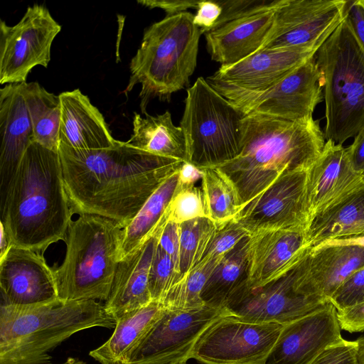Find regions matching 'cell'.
<instances>
[{
	"label": "cell",
	"instance_id": "obj_1",
	"mask_svg": "<svg viewBox=\"0 0 364 364\" xmlns=\"http://www.w3.org/2000/svg\"><path fill=\"white\" fill-rule=\"evenodd\" d=\"M58 153L73 213L97 215L123 229L184 162L121 141L109 148L83 151L60 144Z\"/></svg>",
	"mask_w": 364,
	"mask_h": 364
},
{
	"label": "cell",
	"instance_id": "obj_2",
	"mask_svg": "<svg viewBox=\"0 0 364 364\" xmlns=\"http://www.w3.org/2000/svg\"><path fill=\"white\" fill-rule=\"evenodd\" d=\"M325 143L313 116L289 121L252 112L241 122L240 154L214 168L232 182L242 207L279 176L309 170Z\"/></svg>",
	"mask_w": 364,
	"mask_h": 364
},
{
	"label": "cell",
	"instance_id": "obj_3",
	"mask_svg": "<svg viewBox=\"0 0 364 364\" xmlns=\"http://www.w3.org/2000/svg\"><path fill=\"white\" fill-rule=\"evenodd\" d=\"M73 214L58 151L33 141L1 199V223L12 245L43 253L65 240Z\"/></svg>",
	"mask_w": 364,
	"mask_h": 364
},
{
	"label": "cell",
	"instance_id": "obj_4",
	"mask_svg": "<svg viewBox=\"0 0 364 364\" xmlns=\"http://www.w3.org/2000/svg\"><path fill=\"white\" fill-rule=\"evenodd\" d=\"M115 325V319L95 300L1 304L0 364H54L48 352L73 334Z\"/></svg>",
	"mask_w": 364,
	"mask_h": 364
},
{
	"label": "cell",
	"instance_id": "obj_5",
	"mask_svg": "<svg viewBox=\"0 0 364 364\" xmlns=\"http://www.w3.org/2000/svg\"><path fill=\"white\" fill-rule=\"evenodd\" d=\"M193 17L188 11L166 15L144 31L141 45L130 61V77L124 90L127 94L141 85L142 113H146L151 100L169 102L173 93L189 85L203 34Z\"/></svg>",
	"mask_w": 364,
	"mask_h": 364
},
{
	"label": "cell",
	"instance_id": "obj_6",
	"mask_svg": "<svg viewBox=\"0 0 364 364\" xmlns=\"http://www.w3.org/2000/svg\"><path fill=\"white\" fill-rule=\"evenodd\" d=\"M124 229L115 221L94 214L72 220L66 252L53 270L58 299L107 301L111 291Z\"/></svg>",
	"mask_w": 364,
	"mask_h": 364
},
{
	"label": "cell",
	"instance_id": "obj_7",
	"mask_svg": "<svg viewBox=\"0 0 364 364\" xmlns=\"http://www.w3.org/2000/svg\"><path fill=\"white\" fill-rule=\"evenodd\" d=\"M315 56L323 77L324 136L343 145L364 125V50L346 12Z\"/></svg>",
	"mask_w": 364,
	"mask_h": 364
},
{
	"label": "cell",
	"instance_id": "obj_8",
	"mask_svg": "<svg viewBox=\"0 0 364 364\" xmlns=\"http://www.w3.org/2000/svg\"><path fill=\"white\" fill-rule=\"evenodd\" d=\"M245 116L199 77L187 90L180 122L186 140L187 162L203 169L236 158L240 153Z\"/></svg>",
	"mask_w": 364,
	"mask_h": 364
},
{
	"label": "cell",
	"instance_id": "obj_9",
	"mask_svg": "<svg viewBox=\"0 0 364 364\" xmlns=\"http://www.w3.org/2000/svg\"><path fill=\"white\" fill-rule=\"evenodd\" d=\"M321 45L259 50L233 65L220 66L206 81L247 115L261 97L314 56Z\"/></svg>",
	"mask_w": 364,
	"mask_h": 364
},
{
	"label": "cell",
	"instance_id": "obj_10",
	"mask_svg": "<svg viewBox=\"0 0 364 364\" xmlns=\"http://www.w3.org/2000/svg\"><path fill=\"white\" fill-rule=\"evenodd\" d=\"M303 257L260 286L245 283L230 298L225 309L247 321L284 326L323 308L329 301L307 296L299 289Z\"/></svg>",
	"mask_w": 364,
	"mask_h": 364
},
{
	"label": "cell",
	"instance_id": "obj_11",
	"mask_svg": "<svg viewBox=\"0 0 364 364\" xmlns=\"http://www.w3.org/2000/svg\"><path fill=\"white\" fill-rule=\"evenodd\" d=\"M283 326L247 321L227 312L200 334L191 358L204 364H264Z\"/></svg>",
	"mask_w": 364,
	"mask_h": 364
},
{
	"label": "cell",
	"instance_id": "obj_12",
	"mask_svg": "<svg viewBox=\"0 0 364 364\" xmlns=\"http://www.w3.org/2000/svg\"><path fill=\"white\" fill-rule=\"evenodd\" d=\"M61 26L43 5L28 6L14 26L0 21V84L26 82L34 67L47 68Z\"/></svg>",
	"mask_w": 364,
	"mask_h": 364
},
{
	"label": "cell",
	"instance_id": "obj_13",
	"mask_svg": "<svg viewBox=\"0 0 364 364\" xmlns=\"http://www.w3.org/2000/svg\"><path fill=\"white\" fill-rule=\"evenodd\" d=\"M228 311L204 305L192 309L164 307L132 353L128 364H186L205 329Z\"/></svg>",
	"mask_w": 364,
	"mask_h": 364
},
{
	"label": "cell",
	"instance_id": "obj_14",
	"mask_svg": "<svg viewBox=\"0 0 364 364\" xmlns=\"http://www.w3.org/2000/svg\"><path fill=\"white\" fill-rule=\"evenodd\" d=\"M308 171L279 176L242 206L234 219L250 235L272 230L306 231L309 224Z\"/></svg>",
	"mask_w": 364,
	"mask_h": 364
},
{
	"label": "cell",
	"instance_id": "obj_15",
	"mask_svg": "<svg viewBox=\"0 0 364 364\" xmlns=\"http://www.w3.org/2000/svg\"><path fill=\"white\" fill-rule=\"evenodd\" d=\"M346 0H282L263 49L323 44L345 16Z\"/></svg>",
	"mask_w": 364,
	"mask_h": 364
},
{
	"label": "cell",
	"instance_id": "obj_16",
	"mask_svg": "<svg viewBox=\"0 0 364 364\" xmlns=\"http://www.w3.org/2000/svg\"><path fill=\"white\" fill-rule=\"evenodd\" d=\"M1 304L28 306L58 297L54 272L43 255L12 245L0 259Z\"/></svg>",
	"mask_w": 364,
	"mask_h": 364
},
{
	"label": "cell",
	"instance_id": "obj_17",
	"mask_svg": "<svg viewBox=\"0 0 364 364\" xmlns=\"http://www.w3.org/2000/svg\"><path fill=\"white\" fill-rule=\"evenodd\" d=\"M336 314L329 301L284 325L264 364H311L326 347L343 338Z\"/></svg>",
	"mask_w": 364,
	"mask_h": 364
},
{
	"label": "cell",
	"instance_id": "obj_18",
	"mask_svg": "<svg viewBox=\"0 0 364 364\" xmlns=\"http://www.w3.org/2000/svg\"><path fill=\"white\" fill-rule=\"evenodd\" d=\"M323 75L314 55L261 97L249 114L254 112L289 121L311 117L323 100Z\"/></svg>",
	"mask_w": 364,
	"mask_h": 364
},
{
	"label": "cell",
	"instance_id": "obj_19",
	"mask_svg": "<svg viewBox=\"0 0 364 364\" xmlns=\"http://www.w3.org/2000/svg\"><path fill=\"white\" fill-rule=\"evenodd\" d=\"M363 266V247L321 243L302 259L299 289L307 296L329 301L343 282Z\"/></svg>",
	"mask_w": 364,
	"mask_h": 364
},
{
	"label": "cell",
	"instance_id": "obj_20",
	"mask_svg": "<svg viewBox=\"0 0 364 364\" xmlns=\"http://www.w3.org/2000/svg\"><path fill=\"white\" fill-rule=\"evenodd\" d=\"M363 186L364 179L353 168L346 148L326 140L321 154L308 171L309 223L318 214Z\"/></svg>",
	"mask_w": 364,
	"mask_h": 364
},
{
	"label": "cell",
	"instance_id": "obj_21",
	"mask_svg": "<svg viewBox=\"0 0 364 364\" xmlns=\"http://www.w3.org/2000/svg\"><path fill=\"white\" fill-rule=\"evenodd\" d=\"M0 191L5 196L21 159L34 141L33 126L22 92V83L0 90Z\"/></svg>",
	"mask_w": 364,
	"mask_h": 364
},
{
	"label": "cell",
	"instance_id": "obj_22",
	"mask_svg": "<svg viewBox=\"0 0 364 364\" xmlns=\"http://www.w3.org/2000/svg\"><path fill=\"white\" fill-rule=\"evenodd\" d=\"M166 221L144 244L118 262L111 291L104 305L115 321L152 301L149 288V269Z\"/></svg>",
	"mask_w": 364,
	"mask_h": 364
},
{
	"label": "cell",
	"instance_id": "obj_23",
	"mask_svg": "<svg viewBox=\"0 0 364 364\" xmlns=\"http://www.w3.org/2000/svg\"><path fill=\"white\" fill-rule=\"evenodd\" d=\"M250 235L248 287L267 282L298 262L311 247L304 230H272Z\"/></svg>",
	"mask_w": 364,
	"mask_h": 364
},
{
	"label": "cell",
	"instance_id": "obj_24",
	"mask_svg": "<svg viewBox=\"0 0 364 364\" xmlns=\"http://www.w3.org/2000/svg\"><path fill=\"white\" fill-rule=\"evenodd\" d=\"M58 95L61 105L60 144L83 151L109 148L117 143L102 114L79 89Z\"/></svg>",
	"mask_w": 364,
	"mask_h": 364
},
{
	"label": "cell",
	"instance_id": "obj_25",
	"mask_svg": "<svg viewBox=\"0 0 364 364\" xmlns=\"http://www.w3.org/2000/svg\"><path fill=\"white\" fill-rule=\"evenodd\" d=\"M274 9L233 20L205 33L211 59L228 66L259 50L272 26Z\"/></svg>",
	"mask_w": 364,
	"mask_h": 364
},
{
	"label": "cell",
	"instance_id": "obj_26",
	"mask_svg": "<svg viewBox=\"0 0 364 364\" xmlns=\"http://www.w3.org/2000/svg\"><path fill=\"white\" fill-rule=\"evenodd\" d=\"M164 311L163 304L152 301L124 314L116 321L110 338L91 350L90 356L100 364H128L132 353Z\"/></svg>",
	"mask_w": 364,
	"mask_h": 364
},
{
	"label": "cell",
	"instance_id": "obj_27",
	"mask_svg": "<svg viewBox=\"0 0 364 364\" xmlns=\"http://www.w3.org/2000/svg\"><path fill=\"white\" fill-rule=\"evenodd\" d=\"M306 233L311 247L328 240L364 235V186L315 216Z\"/></svg>",
	"mask_w": 364,
	"mask_h": 364
},
{
	"label": "cell",
	"instance_id": "obj_28",
	"mask_svg": "<svg viewBox=\"0 0 364 364\" xmlns=\"http://www.w3.org/2000/svg\"><path fill=\"white\" fill-rule=\"evenodd\" d=\"M144 114L134 113L133 134L126 142L152 154L187 162L186 137L181 127L173 124L171 113Z\"/></svg>",
	"mask_w": 364,
	"mask_h": 364
},
{
	"label": "cell",
	"instance_id": "obj_29",
	"mask_svg": "<svg viewBox=\"0 0 364 364\" xmlns=\"http://www.w3.org/2000/svg\"><path fill=\"white\" fill-rule=\"evenodd\" d=\"M250 235L227 252L211 273L200 294L205 305L225 309L232 294L248 280Z\"/></svg>",
	"mask_w": 364,
	"mask_h": 364
},
{
	"label": "cell",
	"instance_id": "obj_30",
	"mask_svg": "<svg viewBox=\"0 0 364 364\" xmlns=\"http://www.w3.org/2000/svg\"><path fill=\"white\" fill-rule=\"evenodd\" d=\"M179 168L156 189L124 228L119 261L144 244L166 220V211L179 182Z\"/></svg>",
	"mask_w": 364,
	"mask_h": 364
},
{
	"label": "cell",
	"instance_id": "obj_31",
	"mask_svg": "<svg viewBox=\"0 0 364 364\" xmlns=\"http://www.w3.org/2000/svg\"><path fill=\"white\" fill-rule=\"evenodd\" d=\"M22 92L30 114L34 141L58 151L61 105L59 95L37 82H22Z\"/></svg>",
	"mask_w": 364,
	"mask_h": 364
},
{
	"label": "cell",
	"instance_id": "obj_32",
	"mask_svg": "<svg viewBox=\"0 0 364 364\" xmlns=\"http://www.w3.org/2000/svg\"><path fill=\"white\" fill-rule=\"evenodd\" d=\"M202 171L201 187L207 206V217L218 225L233 219L242 208L233 184L217 168H206Z\"/></svg>",
	"mask_w": 364,
	"mask_h": 364
},
{
	"label": "cell",
	"instance_id": "obj_33",
	"mask_svg": "<svg viewBox=\"0 0 364 364\" xmlns=\"http://www.w3.org/2000/svg\"><path fill=\"white\" fill-rule=\"evenodd\" d=\"M224 256L203 258L169 289L162 301L164 306L192 309L204 306L200 297L201 291L211 273Z\"/></svg>",
	"mask_w": 364,
	"mask_h": 364
},
{
	"label": "cell",
	"instance_id": "obj_34",
	"mask_svg": "<svg viewBox=\"0 0 364 364\" xmlns=\"http://www.w3.org/2000/svg\"><path fill=\"white\" fill-rule=\"evenodd\" d=\"M218 227L207 217L179 224V281L201 260Z\"/></svg>",
	"mask_w": 364,
	"mask_h": 364
},
{
	"label": "cell",
	"instance_id": "obj_35",
	"mask_svg": "<svg viewBox=\"0 0 364 364\" xmlns=\"http://www.w3.org/2000/svg\"><path fill=\"white\" fill-rule=\"evenodd\" d=\"M165 215L166 221L177 224L207 217V206L202 187L196 186L193 183H183L179 181Z\"/></svg>",
	"mask_w": 364,
	"mask_h": 364
},
{
	"label": "cell",
	"instance_id": "obj_36",
	"mask_svg": "<svg viewBox=\"0 0 364 364\" xmlns=\"http://www.w3.org/2000/svg\"><path fill=\"white\" fill-rule=\"evenodd\" d=\"M178 280L171 258L158 242L149 274V288L152 301L162 304L166 294Z\"/></svg>",
	"mask_w": 364,
	"mask_h": 364
},
{
	"label": "cell",
	"instance_id": "obj_37",
	"mask_svg": "<svg viewBox=\"0 0 364 364\" xmlns=\"http://www.w3.org/2000/svg\"><path fill=\"white\" fill-rule=\"evenodd\" d=\"M282 0H225L218 1L222 13L210 31L243 17L276 9Z\"/></svg>",
	"mask_w": 364,
	"mask_h": 364
},
{
	"label": "cell",
	"instance_id": "obj_38",
	"mask_svg": "<svg viewBox=\"0 0 364 364\" xmlns=\"http://www.w3.org/2000/svg\"><path fill=\"white\" fill-rule=\"evenodd\" d=\"M248 235L250 234L234 218L219 225L203 258L224 256Z\"/></svg>",
	"mask_w": 364,
	"mask_h": 364
},
{
	"label": "cell",
	"instance_id": "obj_39",
	"mask_svg": "<svg viewBox=\"0 0 364 364\" xmlns=\"http://www.w3.org/2000/svg\"><path fill=\"white\" fill-rule=\"evenodd\" d=\"M329 301L341 310L364 301V266L352 273L337 289Z\"/></svg>",
	"mask_w": 364,
	"mask_h": 364
},
{
	"label": "cell",
	"instance_id": "obj_40",
	"mask_svg": "<svg viewBox=\"0 0 364 364\" xmlns=\"http://www.w3.org/2000/svg\"><path fill=\"white\" fill-rule=\"evenodd\" d=\"M311 364H360L357 343L342 338L326 347Z\"/></svg>",
	"mask_w": 364,
	"mask_h": 364
},
{
	"label": "cell",
	"instance_id": "obj_41",
	"mask_svg": "<svg viewBox=\"0 0 364 364\" xmlns=\"http://www.w3.org/2000/svg\"><path fill=\"white\" fill-rule=\"evenodd\" d=\"M159 245L171 258L176 269V272L178 274V282L180 279L179 224L171 221H166L159 235Z\"/></svg>",
	"mask_w": 364,
	"mask_h": 364
},
{
	"label": "cell",
	"instance_id": "obj_42",
	"mask_svg": "<svg viewBox=\"0 0 364 364\" xmlns=\"http://www.w3.org/2000/svg\"><path fill=\"white\" fill-rule=\"evenodd\" d=\"M222 8L218 1H199L193 23L201 29L202 33L209 32L218 21Z\"/></svg>",
	"mask_w": 364,
	"mask_h": 364
},
{
	"label": "cell",
	"instance_id": "obj_43",
	"mask_svg": "<svg viewBox=\"0 0 364 364\" xmlns=\"http://www.w3.org/2000/svg\"><path fill=\"white\" fill-rule=\"evenodd\" d=\"M336 316L342 330L349 333L364 331V301L337 310Z\"/></svg>",
	"mask_w": 364,
	"mask_h": 364
},
{
	"label": "cell",
	"instance_id": "obj_44",
	"mask_svg": "<svg viewBox=\"0 0 364 364\" xmlns=\"http://www.w3.org/2000/svg\"><path fill=\"white\" fill-rule=\"evenodd\" d=\"M137 2L149 9L159 8L167 16L186 12L188 9H196L199 1L193 0H138Z\"/></svg>",
	"mask_w": 364,
	"mask_h": 364
},
{
	"label": "cell",
	"instance_id": "obj_45",
	"mask_svg": "<svg viewBox=\"0 0 364 364\" xmlns=\"http://www.w3.org/2000/svg\"><path fill=\"white\" fill-rule=\"evenodd\" d=\"M346 13L364 50V0L347 1Z\"/></svg>",
	"mask_w": 364,
	"mask_h": 364
},
{
	"label": "cell",
	"instance_id": "obj_46",
	"mask_svg": "<svg viewBox=\"0 0 364 364\" xmlns=\"http://www.w3.org/2000/svg\"><path fill=\"white\" fill-rule=\"evenodd\" d=\"M346 151L353 168L364 179V125L355 135Z\"/></svg>",
	"mask_w": 364,
	"mask_h": 364
},
{
	"label": "cell",
	"instance_id": "obj_47",
	"mask_svg": "<svg viewBox=\"0 0 364 364\" xmlns=\"http://www.w3.org/2000/svg\"><path fill=\"white\" fill-rule=\"evenodd\" d=\"M324 242L336 244V245H356L364 247V235H357L346 238L336 239L328 240ZM323 243V242H322Z\"/></svg>",
	"mask_w": 364,
	"mask_h": 364
},
{
	"label": "cell",
	"instance_id": "obj_48",
	"mask_svg": "<svg viewBox=\"0 0 364 364\" xmlns=\"http://www.w3.org/2000/svg\"><path fill=\"white\" fill-rule=\"evenodd\" d=\"M0 230V259L3 258L12 245L11 239L5 230L3 224L1 223Z\"/></svg>",
	"mask_w": 364,
	"mask_h": 364
},
{
	"label": "cell",
	"instance_id": "obj_49",
	"mask_svg": "<svg viewBox=\"0 0 364 364\" xmlns=\"http://www.w3.org/2000/svg\"><path fill=\"white\" fill-rule=\"evenodd\" d=\"M358 347V356L360 364H364V336L355 340Z\"/></svg>",
	"mask_w": 364,
	"mask_h": 364
},
{
	"label": "cell",
	"instance_id": "obj_50",
	"mask_svg": "<svg viewBox=\"0 0 364 364\" xmlns=\"http://www.w3.org/2000/svg\"><path fill=\"white\" fill-rule=\"evenodd\" d=\"M59 364H86V363L77 358L69 357L64 362Z\"/></svg>",
	"mask_w": 364,
	"mask_h": 364
},
{
	"label": "cell",
	"instance_id": "obj_51",
	"mask_svg": "<svg viewBox=\"0 0 364 364\" xmlns=\"http://www.w3.org/2000/svg\"><path fill=\"white\" fill-rule=\"evenodd\" d=\"M141 364H156V363H141Z\"/></svg>",
	"mask_w": 364,
	"mask_h": 364
}]
</instances>
